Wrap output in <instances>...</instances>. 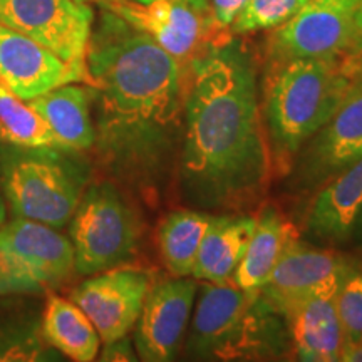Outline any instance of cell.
I'll list each match as a JSON object with an SVG mask.
<instances>
[{
  "label": "cell",
  "mask_w": 362,
  "mask_h": 362,
  "mask_svg": "<svg viewBox=\"0 0 362 362\" xmlns=\"http://www.w3.org/2000/svg\"><path fill=\"white\" fill-rule=\"evenodd\" d=\"M72 274L74 248L57 228L16 216L0 226V296L52 292Z\"/></svg>",
  "instance_id": "cell-7"
},
{
  "label": "cell",
  "mask_w": 362,
  "mask_h": 362,
  "mask_svg": "<svg viewBox=\"0 0 362 362\" xmlns=\"http://www.w3.org/2000/svg\"><path fill=\"white\" fill-rule=\"evenodd\" d=\"M248 0H210L211 11L221 27H230Z\"/></svg>",
  "instance_id": "cell-28"
},
{
  "label": "cell",
  "mask_w": 362,
  "mask_h": 362,
  "mask_svg": "<svg viewBox=\"0 0 362 362\" xmlns=\"http://www.w3.org/2000/svg\"><path fill=\"white\" fill-rule=\"evenodd\" d=\"M296 240L297 230L274 206L262 210L242 262L233 274V285L248 292H259Z\"/></svg>",
  "instance_id": "cell-20"
},
{
  "label": "cell",
  "mask_w": 362,
  "mask_h": 362,
  "mask_svg": "<svg viewBox=\"0 0 362 362\" xmlns=\"http://www.w3.org/2000/svg\"><path fill=\"white\" fill-rule=\"evenodd\" d=\"M291 344L298 361L336 362L341 357L344 334L336 304L330 297L307 298L285 314Z\"/></svg>",
  "instance_id": "cell-18"
},
{
  "label": "cell",
  "mask_w": 362,
  "mask_h": 362,
  "mask_svg": "<svg viewBox=\"0 0 362 362\" xmlns=\"http://www.w3.org/2000/svg\"><path fill=\"white\" fill-rule=\"evenodd\" d=\"M351 83L341 59L275 62L265 86L264 116L272 158L280 166L288 165L332 117Z\"/></svg>",
  "instance_id": "cell-3"
},
{
  "label": "cell",
  "mask_w": 362,
  "mask_h": 362,
  "mask_svg": "<svg viewBox=\"0 0 362 362\" xmlns=\"http://www.w3.org/2000/svg\"><path fill=\"white\" fill-rule=\"evenodd\" d=\"M339 361L362 362V339H359V341H354V342H344Z\"/></svg>",
  "instance_id": "cell-30"
},
{
  "label": "cell",
  "mask_w": 362,
  "mask_h": 362,
  "mask_svg": "<svg viewBox=\"0 0 362 362\" xmlns=\"http://www.w3.org/2000/svg\"><path fill=\"white\" fill-rule=\"evenodd\" d=\"M362 208V158L337 173L317 193L307 215V230L315 238L344 243L352 237Z\"/></svg>",
  "instance_id": "cell-17"
},
{
  "label": "cell",
  "mask_w": 362,
  "mask_h": 362,
  "mask_svg": "<svg viewBox=\"0 0 362 362\" xmlns=\"http://www.w3.org/2000/svg\"><path fill=\"white\" fill-rule=\"evenodd\" d=\"M0 143L62 148L49 126L29 106V103L2 83H0Z\"/></svg>",
  "instance_id": "cell-23"
},
{
  "label": "cell",
  "mask_w": 362,
  "mask_h": 362,
  "mask_svg": "<svg viewBox=\"0 0 362 362\" xmlns=\"http://www.w3.org/2000/svg\"><path fill=\"white\" fill-rule=\"evenodd\" d=\"M361 56H362V2L356 12L351 44H349V49H347L344 59H346V61H352V59H357Z\"/></svg>",
  "instance_id": "cell-29"
},
{
  "label": "cell",
  "mask_w": 362,
  "mask_h": 362,
  "mask_svg": "<svg viewBox=\"0 0 362 362\" xmlns=\"http://www.w3.org/2000/svg\"><path fill=\"white\" fill-rule=\"evenodd\" d=\"M27 103L42 117L64 149L81 153L94 146L96 131L90 112L93 90L88 84L57 86Z\"/></svg>",
  "instance_id": "cell-16"
},
{
  "label": "cell",
  "mask_w": 362,
  "mask_h": 362,
  "mask_svg": "<svg viewBox=\"0 0 362 362\" xmlns=\"http://www.w3.org/2000/svg\"><path fill=\"white\" fill-rule=\"evenodd\" d=\"M362 0H309L270 39L274 62L288 59H344Z\"/></svg>",
  "instance_id": "cell-10"
},
{
  "label": "cell",
  "mask_w": 362,
  "mask_h": 362,
  "mask_svg": "<svg viewBox=\"0 0 362 362\" xmlns=\"http://www.w3.org/2000/svg\"><path fill=\"white\" fill-rule=\"evenodd\" d=\"M197 292V282L188 277L153 282L134 325L138 359L146 362L175 359L187 332Z\"/></svg>",
  "instance_id": "cell-13"
},
{
  "label": "cell",
  "mask_w": 362,
  "mask_h": 362,
  "mask_svg": "<svg viewBox=\"0 0 362 362\" xmlns=\"http://www.w3.org/2000/svg\"><path fill=\"white\" fill-rule=\"evenodd\" d=\"M300 161V181L322 185L362 158V76L352 83L332 117L312 136Z\"/></svg>",
  "instance_id": "cell-14"
},
{
  "label": "cell",
  "mask_w": 362,
  "mask_h": 362,
  "mask_svg": "<svg viewBox=\"0 0 362 362\" xmlns=\"http://www.w3.org/2000/svg\"><path fill=\"white\" fill-rule=\"evenodd\" d=\"M356 269L354 260L342 253L317 250L296 240L259 292L272 309L285 317L307 298L336 297L344 280Z\"/></svg>",
  "instance_id": "cell-12"
},
{
  "label": "cell",
  "mask_w": 362,
  "mask_h": 362,
  "mask_svg": "<svg viewBox=\"0 0 362 362\" xmlns=\"http://www.w3.org/2000/svg\"><path fill=\"white\" fill-rule=\"evenodd\" d=\"M40 330L49 346L76 362L96 361L101 337L89 317L71 298L49 292Z\"/></svg>",
  "instance_id": "cell-21"
},
{
  "label": "cell",
  "mask_w": 362,
  "mask_h": 362,
  "mask_svg": "<svg viewBox=\"0 0 362 362\" xmlns=\"http://www.w3.org/2000/svg\"><path fill=\"white\" fill-rule=\"evenodd\" d=\"M288 339L287 319L260 292L205 282L193 312L187 354L200 361L274 359L284 354Z\"/></svg>",
  "instance_id": "cell-4"
},
{
  "label": "cell",
  "mask_w": 362,
  "mask_h": 362,
  "mask_svg": "<svg viewBox=\"0 0 362 362\" xmlns=\"http://www.w3.org/2000/svg\"><path fill=\"white\" fill-rule=\"evenodd\" d=\"M215 215L198 210L173 211L158 228V247L163 264L173 277L193 274L202 240Z\"/></svg>",
  "instance_id": "cell-22"
},
{
  "label": "cell",
  "mask_w": 362,
  "mask_h": 362,
  "mask_svg": "<svg viewBox=\"0 0 362 362\" xmlns=\"http://www.w3.org/2000/svg\"><path fill=\"white\" fill-rule=\"evenodd\" d=\"M351 238H354L356 242L362 247V208H361L359 215H357V220H356L354 230H352V237Z\"/></svg>",
  "instance_id": "cell-32"
},
{
  "label": "cell",
  "mask_w": 362,
  "mask_h": 362,
  "mask_svg": "<svg viewBox=\"0 0 362 362\" xmlns=\"http://www.w3.org/2000/svg\"><path fill=\"white\" fill-rule=\"evenodd\" d=\"M255 225L257 216L215 215L202 240L193 267V279L210 284L232 282Z\"/></svg>",
  "instance_id": "cell-19"
},
{
  "label": "cell",
  "mask_w": 362,
  "mask_h": 362,
  "mask_svg": "<svg viewBox=\"0 0 362 362\" xmlns=\"http://www.w3.org/2000/svg\"><path fill=\"white\" fill-rule=\"evenodd\" d=\"M0 24L56 54L69 64L86 66L94 11L78 0H0Z\"/></svg>",
  "instance_id": "cell-9"
},
{
  "label": "cell",
  "mask_w": 362,
  "mask_h": 362,
  "mask_svg": "<svg viewBox=\"0 0 362 362\" xmlns=\"http://www.w3.org/2000/svg\"><path fill=\"white\" fill-rule=\"evenodd\" d=\"M151 285L149 270L117 265L81 282L72 291L71 300L89 317L101 344H106L134 329Z\"/></svg>",
  "instance_id": "cell-11"
},
{
  "label": "cell",
  "mask_w": 362,
  "mask_h": 362,
  "mask_svg": "<svg viewBox=\"0 0 362 362\" xmlns=\"http://www.w3.org/2000/svg\"><path fill=\"white\" fill-rule=\"evenodd\" d=\"M76 155L62 148L0 143V189L12 215L57 230L69 223L88 181Z\"/></svg>",
  "instance_id": "cell-5"
},
{
  "label": "cell",
  "mask_w": 362,
  "mask_h": 362,
  "mask_svg": "<svg viewBox=\"0 0 362 362\" xmlns=\"http://www.w3.org/2000/svg\"><path fill=\"white\" fill-rule=\"evenodd\" d=\"M99 6L143 30L187 66L211 45L225 40L216 35L223 27L216 22L214 12L202 11L185 0H103Z\"/></svg>",
  "instance_id": "cell-8"
},
{
  "label": "cell",
  "mask_w": 362,
  "mask_h": 362,
  "mask_svg": "<svg viewBox=\"0 0 362 362\" xmlns=\"http://www.w3.org/2000/svg\"><path fill=\"white\" fill-rule=\"evenodd\" d=\"M309 0H248L237 13L230 29L233 34L275 29L291 21Z\"/></svg>",
  "instance_id": "cell-25"
},
{
  "label": "cell",
  "mask_w": 362,
  "mask_h": 362,
  "mask_svg": "<svg viewBox=\"0 0 362 362\" xmlns=\"http://www.w3.org/2000/svg\"><path fill=\"white\" fill-rule=\"evenodd\" d=\"M134 2H151V0H134ZM185 2L192 4V6L202 8V11H208V12H214L211 11V4L210 0H185Z\"/></svg>",
  "instance_id": "cell-33"
},
{
  "label": "cell",
  "mask_w": 362,
  "mask_h": 362,
  "mask_svg": "<svg viewBox=\"0 0 362 362\" xmlns=\"http://www.w3.org/2000/svg\"><path fill=\"white\" fill-rule=\"evenodd\" d=\"M69 223L74 269L79 275L124 265L138 250V215L112 181L90 183Z\"/></svg>",
  "instance_id": "cell-6"
},
{
  "label": "cell",
  "mask_w": 362,
  "mask_h": 362,
  "mask_svg": "<svg viewBox=\"0 0 362 362\" xmlns=\"http://www.w3.org/2000/svg\"><path fill=\"white\" fill-rule=\"evenodd\" d=\"M0 83L29 101L69 83L90 86L88 67L62 61L35 40L0 24Z\"/></svg>",
  "instance_id": "cell-15"
},
{
  "label": "cell",
  "mask_w": 362,
  "mask_h": 362,
  "mask_svg": "<svg viewBox=\"0 0 362 362\" xmlns=\"http://www.w3.org/2000/svg\"><path fill=\"white\" fill-rule=\"evenodd\" d=\"M6 218H7V205H6V200H4L2 189H0V226L6 223Z\"/></svg>",
  "instance_id": "cell-34"
},
{
  "label": "cell",
  "mask_w": 362,
  "mask_h": 362,
  "mask_svg": "<svg viewBox=\"0 0 362 362\" xmlns=\"http://www.w3.org/2000/svg\"><path fill=\"white\" fill-rule=\"evenodd\" d=\"M180 189L205 210H240L259 200L272 178L257 74L243 45L226 37L189 64Z\"/></svg>",
  "instance_id": "cell-2"
},
{
  "label": "cell",
  "mask_w": 362,
  "mask_h": 362,
  "mask_svg": "<svg viewBox=\"0 0 362 362\" xmlns=\"http://www.w3.org/2000/svg\"><path fill=\"white\" fill-rule=\"evenodd\" d=\"M78 2H83V4H89V2H103V0H78Z\"/></svg>",
  "instance_id": "cell-35"
},
{
  "label": "cell",
  "mask_w": 362,
  "mask_h": 362,
  "mask_svg": "<svg viewBox=\"0 0 362 362\" xmlns=\"http://www.w3.org/2000/svg\"><path fill=\"white\" fill-rule=\"evenodd\" d=\"M342 61H344V66H346V69L349 71L351 74L362 76V56L357 59H352V61H346V59H342Z\"/></svg>",
  "instance_id": "cell-31"
},
{
  "label": "cell",
  "mask_w": 362,
  "mask_h": 362,
  "mask_svg": "<svg viewBox=\"0 0 362 362\" xmlns=\"http://www.w3.org/2000/svg\"><path fill=\"white\" fill-rule=\"evenodd\" d=\"M52 359L56 349L44 339L40 324L30 319L0 320V362Z\"/></svg>",
  "instance_id": "cell-24"
},
{
  "label": "cell",
  "mask_w": 362,
  "mask_h": 362,
  "mask_svg": "<svg viewBox=\"0 0 362 362\" xmlns=\"http://www.w3.org/2000/svg\"><path fill=\"white\" fill-rule=\"evenodd\" d=\"M99 361H138L134 344L131 342L129 336L119 337L116 341L104 344V349L101 354H98Z\"/></svg>",
  "instance_id": "cell-27"
},
{
  "label": "cell",
  "mask_w": 362,
  "mask_h": 362,
  "mask_svg": "<svg viewBox=\"0 0 362 362\" xmlns=\"http://www.w3.org/2000/svg\"><path fill=\"white\" fill-rule=\"evenodd\" d=\"M86 66L99 161L112 178L156 197L178 163L189 66L107 8L93 25Z\"/></svg>",
  "instance_id": "cell-1"
},
{
  "label": "cell",
  "mask_w": 362,
  "mask_h": 362,
  "mask_svg": "<svg viewBox=\"0 0 362 362\" xmlns=\"http://www.w3.org/2000/svg\"><path fill=\"white\" fill-rule=\"evenodd\" d=\"M339 322H341L344 342L362 339V269H357L344 280L336 297Z\"/></svg>",
  "instance_id": "cell-26"
}]
</instances>
